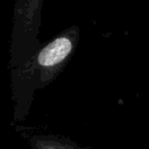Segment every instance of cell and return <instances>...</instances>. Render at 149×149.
Masks as SVG:
<instances>
[{"mask_svg":"<svg viewBox=\"0 0 149 149\" xmlns=\"http://www.w3.org/2000/svg\"><path fill=\"white\" fill-rule=\"evenodd\" d=\"M79 28L71 26L42 44L28 59L21 72L12 79L14 120L26 119L36 90L44 88L63 71L72 57L78 42Z\"/></svg>","mask_w":149,"mask_h":149,"instance_id":"1","label":"cell"},{"mask_svg":"<svg viewBox=\"0 0 149 149\" xmlns=\"http://www.w3.org/2000/svg\"><path fill=\"white\" fill-rule=\"evenodd\" d=\"M43 0H16L13 13L9 70L14 79L42 43L37 35L41 26Z\"/></svg>","mask_w":149,"mask_h":149,"instance_id":"2","label":"cell"},{"mask_svg":"<svg viewBox=\"0 0 149 149\" xmlns=\"http://www.w3.org/2000/svg\"><path fill=\"white\" fill-rule=\"evenodd\" d=\"M27 141L30 149H85L72 140L55 134H34Z\"/></svg>","mask_w":149,"mask_h":149,"instance_id":"3","label":"cell"}]
</instances>
